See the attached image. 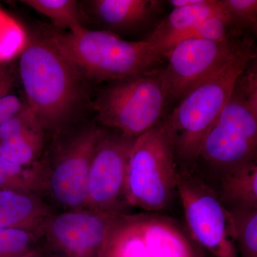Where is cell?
<instances>
[{
    "label": "cell",
    "mask_w": 257,
    "mask_h": 257,
    "mask_svg": "<svg viewBox=\"0 0 257 257\" xmlns=\"http://www.w3.org/2000/svg\"><path fill=\"white\" fill-rule=\"evenodd\" d=\"M256 59L238 77L229 100L203 140L192 172L207 184L257 161Z\"/></svg>",
    "instance_id": "6da1fadb"
},
{
    "label": "cell",
    "mask_w": 257,
    "mask_h": 257,
    "mask_svg": "<svg viewBox=\"0 0 257 257\" xmlns=\"http://www.w3.org/2000/svg\"><path fill=\"white\" fill-rule=\"evenodd\" d=\"M19 71L32 111L46 135L66 130L81 103L82 77L47 38L24 48Z\"/></svg>",
    "instance_id": "7a4b0ae2"
},
{
    "label": "cell",
    "mask_w": 257,
    "mask_h": 257,
    "mask_svg": "<svg viewBox=\"0 0 257 257\" xmlns=\"http://www.w3.org/2000/svg\"><path fill=\"white\" fill-rule=\"evenodd\" d=\"M47 39L81 77L96 82L156 72L165 60L145 40L127 41L106 30L53 32Z\"/></svg>",
    "instance_id": "3957f363"
},
{
    "label": "cell",
    "mask_w": 257,
    "mask_h": 257,
    "mask_svg": "<svg viewBox=\"0 0 257 257\" xmlns=\"http://www.w3.org/2000/svg\"><path fill=\"white\" fill-rule=\"evenodd\" d=\"M255 59L253 40L220 70L191 89L163 119L179 167L192 170L203 140L229 100L238 77Z\"/></svg>",
    "instance_id": "277c9868"
},
{
    "label": "cell",
    "mask_w": 257,
    "mask_h": 257,
    "mask_svg": "<svg viewBox=\"0 0 257 257\" xmlns=\"http://www.w3.org/2000/svg\"><path fill=\"white\" fill-rule=\"evenodd\" d=\"M103 132L95 124L79 128L39 161L37 193L54 214L85 209L89 166Z\"/></svg>",
    "instance_id": "5b68a950"
},
{
    "label": "cell",
    "mask_w": 257,
    "mask_h": 257,
    "mask_svg": "<svg viewBox=\"0 0 257 257\" xmlns=\"http://www.w3.org/2000/svg\"><path fill=\"white\" fill-rule=\"evenodd\" d=\"M178 165L163 122L135 139L128 157L126 197L128 207L144 212L167 210L177 197Z\"/></svg>",
    "instance_id": "8992f818"
},
{
    "label": "cell",
    "mask_w": 257,
    "mask_h": 257,
    "mask_svg": "<svg viewBox=\"0 0 257 257\" xmlns=\"http://www.w3.org/2000/svg\"><path fill=\"white\" fill-rule=\"evenodd\" d=\"M161 69L112 81L101 89L93 104L99 124L135 140L162 122L170 101Z\"/></svg>",
    "instance_id": "52a82bcc"
},
{
    "label": "cell",
    "mask_w": 257,
    "mask_h": 257,
    "mask_svg": "<svg viewBox=\"0 0 257 257\" xmlns=\"http://www.w3.org/2000/svg\"><path fill=\"white\" fill-rule=\"evenodd\" d=\"M103 257H204L177 221L160 213L117 215Z\"/></svg>",
    "instance_id": "ba28073f"
},
{
    "label": "cell",
    "mask_w": 257,
    "mask_h": 257,
    "mask_svg": "<svg viewBox=\"0 0 257 257\" xmlns=\"http://www.w3.org/2000/svg\"><path fill=\"white\" fill-rule=\"evenodd\" d=\"M177 194L193 241L214 257H239L232 214L210 186L178 166Z\"/></svg>",
    "instance_id": "9c48e42d"
},
{
    "label": "cell",
    "mask_w": 257,
    "mask_h": 257,
    "mask_svg": "<svg viewBox=\"0 0 257 257\" xmlns=\"http://www.w3.org/2000/svg\"><path fill=\"white\" fill-rule=\"evenodd\" d=\"M252 39L247 35L226 40H186L172 47L160 72L170 101L186 94L229 63Z\"/></svg>",
    "instance_id": "30bf717a"
},
{
    "label": "cell",
    "mask_w": 257,
    "mask_h": 257,
    "mask_svg": "<svg viewBox=\"0 0 257 257\" xmlns=\"http://www.w3.org/2000/svg\"><path fill=\"white\" fill-rule=\"evenodd\" d=\"M117 215L83 209L51 215L39 231L44 257H103Z\"/></svg>",
    "instance_id": "8fae6325"
},
{
    "label": "cell",
    "mask_w": 257,
    "mask_h": 257,
    "mask_svg": "<svg viewBox=\"0 0 257 257\" xmlns=\"http://www.w3.org/2000/svg\"><path fill=\"white\" fill-rule=\"evenodd\" d=\"M134 141L104 128L89 166L85 209L111 215L128 214L126 170Z\"/></svg>",
    "instance_id": "7c38bea8"
},
{
    "label": "cell",
    "mask_w": 257,
    "mask_h": 257,
    "mask_svg": "<svg viewBox=\"0 0 257 257\" xmlns=\"http://www.w3.org/2000/svg\"><path fill=\"white\" fill-rule=\"evenodd\" d=\"M46 134L27 104L0 126V157L15 165L31 167L42 158Z\"/></svg>",
    "instance_id": "4fadbf2b"
},
{
    "label": "cell",
    "mask_w": 257,
    "mask_h": 257,
    "mask_svg": "<svg viewBox=\"0 0 257 257\" xmlns=\"http://www.w3.org/2000/svg\"><path fill=\"white\" fill-rule=\"evenodd\" d=\"M89 14L106 31L130 33L154 23L162 9L159 0H91L85 2Z\"/></svg>",
    "instance_id": "5bb4252c"
},
{
    "label": "cell",
    "mask_w": 257,
    "mask_h": 257,
    "mask_svg": "<svg viewBox=\"0 0 257 257\" xmlns=\"http://www.w3.org/2000/svg\"><path fill=\"white\" fill-rule=\"evenodd\" d=\"M53 214L51 208L34 191L15 187L0 188V229L39 232Z\"/></svg>",
    "instance_id": "9a60e30c"
},
{
    "label": "cell",
    "mask_w": 257,
    "mask_h": 257,
    "mask_svg": "<svg viewBox=\"0 0 257 257\" xmlns=\"http://www.w3.org/2000/svg\"><path fill=\"white\" fill-rule=\"evenodd\" d=\"M224 15L226 11L221 0H199L192 6L172 10L144 40L160 53L162 47L171 39L204 20Z\"/></svg>",
    "instance_id": "2e32d148"
},
{
    "label": "cell",
    "mask_w": 257,
    "mask_h": 257,
    "mask_svg": "<svg viewBox=\"0 0 257 257\" xmlns=\"http://www.w3.org/2000/svg\"><path fill=\"white\" fill-rule=\"evenodd\" d=\"M208 184L229 210L257 209V161L239 166Z\"/></svg>",
    "instance_id": "e0dca14e"
},
{
    "label": "cell",
    "mask_w": 257,
    "mask_h": 257,
    "mask_svg": "<svg viewBox=\"0 0 257 257\" xmlns=\"http://www.w3.org/2000/svg\"><path fill=\"white\" fill-rule=\"evenodd\" d=\"M241 36L243 34L235 29L226 13L204 20L171 39L162 47L160 53L166 59L172 47L186 40H226Z\"/></svg>",
    "instance_id": "ac0fdd59"
},
{
    "label": "cell",
    "mask_w": 257,
    "mask_h": 257,
    "mask_svg": "<svg viewBox=\"0 0 257 257\" xmlns=\"http://www.w3.org/2000/svg\"><path fill=\"white\" fill-rule=\"evenodd\" d=\"M21 3L47 17L59 28L70 32L85 28L83 26L80 4L75 0H23Z\"/></svg>",
    "instance_id": "d6986e66"
},
{
    "label": "cell",
    "mask_w": 257,
    "mask_h": 257,
    "mask_svg": "<svg viewBox=\"0 0 257 257\" xmlns=\"http://www.w3.org/2000/svg\"><path fill=\"white\" fill-rule=\"evenodd\" d=\"M234 221L239 257H257V209L229 210Z\"/></svg>",
    "instance_id": "ffe728a7"
},
{
    "label": "cell",
    "mask_w": 257,
    "mask_h": 257,
    "mask_svg": "<svg viewBox=\"0 0 257 257\" xmlns=\"http://www.w3.org/2000/svg\"><path fill=\"white\" fill-rule=\"evenodd\" d=\"M39 232L0 229V257H23L39 246Z\"/></svg>",
    "instance_id": "44dd1931"
},
{
    "label": "cell",
    "mask_w": 257,
    "mask_h": 257,
    "mask_svg": "<svg viewBox=\"0 0 257 257\" xmlns=\"http://www.w3.org/2000/svg\"><path fill=\"white\" fill-rule=\"evenodd\" d=\"M39 162L31 167L15 165L0 157V188L15 187L37 193Z\"/></svg>",
    "instance_id": "7402d4cb"
},
{
    "label": "cell",
    "mask_w": 257,
    "mask_h": 257,
    "mask_svg": "<svg viewBox=\"0 0 257 257\" xmlns=\"http://www.w3.org/2000/svg\"><path fill=\"white\" fill-rule=\"evenodd\" d=\"M226 15L236 30L256 33L257 30L256 0H221Z\"/></svg>",
    "instance_id": "603a6c76"
},
{
    "label": "cell",
    "mask_w": 257,
    "mask_h": 257,
    "mask_svg": "<svg viewBox=\"0 0 257 257\" xmlns=\"http://www.w3.org/2000/svg\"><path fill=\"white\" fill-rule=\"evenodd\" d=\"M23 104L18 96L8 94L0 99V126L16 116L23 109Z\"/></svg>",
    "instance_id": "cb8c5ba5"
},
{
    "label": "cell",
    "mask_w": 257,
    "mask_h": 257,
    "mask_svg": "<svg viewBox=\"0 0 257 257\" xmlns=\"http://www.w3.org/2000/svg\"><path fill=\"white\" fill-rule=\"evenodd\" d=\"M14 74L8 65L0 64V99L10 94L14 84Z\"/></svg>",
    "instance_id": "d4e9b609"
},
{
    "label": "cell",
    "mask_w": 257,
    "mask_h": 257,
    "mask_svg": "<svg viewBox=\"0 0 257 257\" xmlns=\"http://www.w3.org/2000/svg\"><path fill=\"white\" fill-rule=\"evenodd\" d=\"M199 0H170L167 1L170 5H172L173 9L175 8H187V7L192 6L197 4Z\"/></svg>",
    "instance_id": "484cf974"
},
{
    "label": "cell",
    "mask_w": 257,
    "mask_h": 257,
    "mask_svg": "<svg viewBox=\"0 0 257 257\" xmlns=\"http://www.w3.org/2000/svg\"><path fill=\"white\" fill-rule=\"evenodd\" d=\"M23 257H44L42 254V251H40V248L37 247L36 249L33 250V251H30V253H27L26 255Z\"/></svg>",
    "instance_id": "4316f807"
}]
</instances>
